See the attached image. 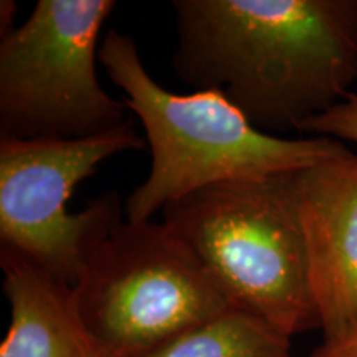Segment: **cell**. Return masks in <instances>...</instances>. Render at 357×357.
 Returning <instances> with one entry per match:
<instances>
[{
	"label": "cell",
	"mask_w": 357,
	"mask_h": 357,
	"mask_svg": "<svg viewBox=\"0 0 357 357\" xmlns=\"http://www.w3.org/2000/svg\"><path fill=\"white\" fill-rule=\"evenodd\" d=\"M176 75L258 131H301L357 82V0H174Z\"/></svg>",
	"instance_id": "cell-1"
},
{
	"label": "cell",
	"mask_w": 357,
	"mask_h": 357,
	"mask_svg": "<svg viewBox=\"0 0 357 357\" xmlns=\"http://www.w3.org/2000/svg\"><path fill=\"white\" fill-rule=\"evenodd\" d=\"M100 63L126 95L151 147L149 176L124 202L128 222L153 220L166 205L218 182L298 172L349 151L328 136L258 131L220 91H167L146 70L136 40L116 29L101 40Z\"/></svg>",
	"instance_id": "cell-2"
},
{
	"label": "cell",
	"mask_w": 357,
	"mask_h": 357,
	"mask_svg": "<svg viewBox=\"0 0 357 357\" xmlns=\"http://www.w3.org/2000/svg\"><path fill=\"white\" fill-rule=\"evenodd\" d=\"M294 174L204 187L162 208V223L230 307L293 337L319 329Z\"/></svg>",
	"instance_id": "cell-3"
},
{
	"label": "cell",
	"mask_w": 357,
	"mask_h": 357,
	"mask_svg": "<svg viewBox=\"0 0 357 357\" xmlns=\"http://www.w3.org/2000/svg\"><path fill=\"white\" fill-rule=\"evenodd\" d=\"M114 0H38L0 42V139L75 141L131 121L98 79Z\"/></svg>",
	"instance_id": "cell-4"
},
{
	"label": "cell",
	"mask_w": 357,
	"mask_h": 357,
	"mask_svg": "<svg viewBox=\"0 0 357 357\" xmlns=\"http://www.w3.org/2000/svg\"><path fill=\"white\" fill-rule=\"evenodd\" d=\"M102 357H144L230 310L162 222H128L102 242L73 287Z\"/></svg>",
	"instance_id": "cell-5"
},
{
	"label": "cell",
	"mask_w": 357,
	"mask_h": 357,
	"mask_svg": "<svg viewBox=\"0 0 357 357\" xmlns=\"http://www.w3.org/2000/svg\"><path fill=\"white\" fill-rule=\"evenodd\" d=\"M146 147L132 119L114 131L75 141L0 139V243L29 257L70 287L78 283L98 247L126 220L109 190L70 213L75 187L101 162Z\"/></svg>",
	"instance_id": "cell-6"
},
{
	"label": "cell",
	"mask_w": 357,
	"mask_h": 357,
	"mask_svg": "<svg viewBox=\"0 0 357 357\" xmlns=\"http://www.w3.org/2000/svg\"><path fill=\"white\" fill-rule=\"evenodd\" d=\"M307 278L323 341L357 324V154L294 174Z\"/></svg>",
	"instance_id": "cell-7"
},
{
	"label": "cell",
	"mask_w": 357,
	"mask_h": 357,
	"mask_svg": "<svg viewBox=\"0 0 357 357\" xmlns=\"http://www.w3.org/2000/svg\"><path fill=\"white\" fill-rule=\"evenodd\" d=\"M10 326L0 357H102L79 314L73 287L0 245Z\"/></svg>",
	"instance_id": "cell-8"
},
{
	"label": "cell",
	"mask_w": 357,
	"mask_h": 357,
	"mask_svg": "<svg viewBox=\"0 0 357 357\" xmlns=\"http://www.w3.org/2000/svg\"><path fill=\"white\" fill-rule=\"evenodd\" d=\"M144 357H291V337L230 307Z\"/></svg>",
	"instance_id": "cell-9"
},
{
	"label": "cell",
	"mask_w": 357,
	"mask_h": 357,
	"mask_svg": "<svg viewBox=\"0 0 357 357\" xmlns=\"http://www.w3.org/2000/svg\"><path fill=\"white\" fill-rule=\"evenodd\" d=\"M301 131L314 136H328L342 142H357V93L352 91L334 108L314 116L303 126Z\"/></svg>",
	"instance_id": "cell-10"
},
{
	"label": "cell",
	"mask_w": 357,
	"mask_h": 357,
	"mask_svg": "<svg viewBox=\"0 0 357 357\" xmlns=\"http://www.w3.org/2000/svg\"><path fill=\"white\" fill-rule=\"evenodd\" d=\"M307 357H357V324L333 341H323Z\"/></svg>",
	"instance_id": "cell-11"
},
{
	"label": "cell",
	"mask_w": 357,
	"mask_h": 357,
	"mask_svg": "<svg viewBox=\"0 0 357 357\" xmlns=\"http://www.w3.org/2000/svg\"><path fill=\"white\" fill-rule=\"evenodd\" d=\"M17 10L15 3L10 2V0H3L2 2V7H0V12H2V15H0V25H2V35H6L10 32V30L15 29L13 26V12Z\"/></svg>",
	"instance_id": "cell-12"
}]
</instances>
